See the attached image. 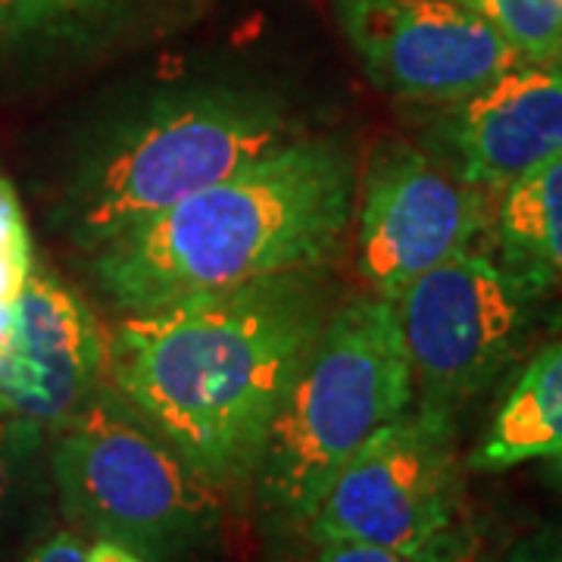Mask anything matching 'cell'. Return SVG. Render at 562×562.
<instances>
[{
  "mask_svg": "<svg viewBox=\"0 0 562 562\" xmlns=\"http://www.w3.org/2000/svg\"><path fill=\"white\" fill-rule=\"evenodd\" d=\"M310 272L125 313L106 335V382L203 482H254L288 384L325 325Z\"/></svg>",
  "mask_w": 562,
  "mask_h": 562,
  "instance_id": "cell-1",
  "label": "cell"
},
{
  "mask_svg": "<svg viewBox=\"0 0 562 562\" xmlns=\"http://www.w3.org/2000/svg\"><path fill=\"white\" fill-rule=\"evenodd\" d=\"M357 206L338 140H288L94 250L91 272L120 313L313 272L341 254Z\"/></svg>",
  "mask_w": 562,
  "mask_h": 562,
  "instance_id": "cell-2",
  "label": "cell"
},
{
  "mask_svg": "<svg viewBox=\"0 0 562 562\" xmlns=\"http://www.w3.org/2000/svg\"><path fill=\"white\" fill-rule=\"evenodd\" d=\"M294 138L288 106L260 88L162 91L85 157L63 201L66 232L94 254Z\"/></svg>",
  "mask_w": 562,
  "mask_h": 562,
  "instance_id": "cell-3",
  "label": "cell"
},
{
  "mask_svg": "<svg viewBox=\"0 0 562 562\" xmlns=\"http://www.w3.org/2000/svg\"><path fill=\"white\" fill-rule=\"evenodd\" d=\"M416 401L394 303L369 294L344 303L281 397L257 465L262 509L306 528L322 494L362 443Z\"/></svg>",
  "mask_w": 562,
  "mask_h": 562,
  "instance_id": "cell-4",
  "label": "cell"
},
{
  "mask_svg": "<svg viewBox=\"0 0 562 562\" xmlns=\"http://www.w3.org/2000/svg\"><path fill=\"white\" fill-rule=\"evenodd\" d=\"M50 475L72 531L147 562H191L220 528V491L113 387L54 428Z\"/></svg>",
  "mask_w": 562,
  "mask_h": 562,
  "instance_id": "cell-5",
  "label": "cell"
},
{
  "mask_svg": "<svg viewBox=\"0 0 562 562\" xmlns=\"http://www.w3.org/2000/svg\"><path fill=\"white\" fill-rule=\"evenodd\" d=\"M541 288L503 260L457 254L422 272L397 297L419 406L457 413L482 394L519 353Z\"/></svg>",
  "mask_w": 562,
  "mask_h": 562,
  "instance_id": "cell-6",
  "label": "cell"
},
{
  "mask_svg": "<svg viewBox=\"0 0 562 562\" xmlns=\"http://www.w3.org/2000/svg\"><path fill=\"white\" fill-rule=\"evenodd\" d=\"M460 509L457 419L443 409L409 406L344 462L306 535L313 543L362 541L413 557L460 522Z\"/></svg>",
  "mask_w": 562,
  "mask_h": 562,
  "instance_id": "cell-7",
  "label": "cell"
},
{
  "mask_svg": "<svg viewBox=\"0 0 562 562\" xmlns=\"http://www.w3.org/2000/svg\"><path fill=\"white\" fill-rule=\"evenodd\" d=\"M487 225V194L406 140L372 147L360 191V269L382 297L465 254Z\"/></svg>",
  "mask_w": 562,
  "mask_h": 562,
  "instance_id": "cell-8",
  "label": "cell"
},
{
  "mask_svg": "<svg viewBox=\"0 0 562 562\" xmlns=\"http://www.w3.org/2000/svg\"><path fill=\"white\" fill-rule=\"evenodd\" d=\"M347 44L375 88L447 106L525 63L460 0H335Z\"/></svg>",
  "mask_w": 562,
  "mask_h": 562,
  "instance_id": "cell-9",
  "label": "cell"
},
{
  "mask_svg": "<svg viewBox=\"0 0 562 562\" xmlns=\"http://www.w3.org/2000/svg\"><path fill=\"white\" fill-rule=\"evenodd\" d=\"M106 382V335L91 306L47 269L32 276L16 301V328L0 357V416L60 428Z\"/></svg>",
  "mask_w": 562,
  "mask_h": 562,
  "instance_id": "cell-10",
  "label": "cell"
},
{
  "mask_svg": "<svg viewBox=\"0 0 562 562\" xmlns=\"http://www.w3.org/2000/svg\"><path fill=\"white\" fill-rule=\"evenodd\" d=\"M438 138L443 162L462 181L503 194L562 154V60L519 63L475 94L447 103Z\"/></svg>",
  "mask_w": 562,
  "mask_h": 562,
  "instance_id": "cell-11",
  "label": "cell"
},
{
  "mask_svg": "<svg viewBox=\"0 0 562 562\" xmlns=\"http://www.w3.org/2000/svg\"><path fill=\"white\" fill-rule=\"evenodd\" d=\"M553 457H562V341L543 347L525 366L469 465L475 472H506Z\"/></svg>",
  "mask_w": 562,
  "mask_h": 562,
  "instance_id": "cell-12",
  "label": "cell"
},
{
  "mask_svg": "<svg viewBox=\"0 0 562 562\" xmlns=\"http://www.w3.org/2000/svg\"><path fill=\"white\" fill-rule=\"evenodd\" d=\"M497 241L516 276L562 288V154L503 191Z\"/></svg>",
  "mask_w": 562,
  "mask_h": 562,
  "instance_id": "cell-13",
  "label": "cell"
},
{
  "mask_svg": "<svg viewBox=\"0 0 562 562\" xmlns=\"http://www.w3.org/2000/svg\"><path fill=\"white\" fill-rule=\"evenodd\" d=\"M198 0H0V35L110 41L181 20Z\"/></svg>",
  "mask_w": 562,
  "mask_h": 562,
  "instance_id": "cell-14",
  "label": "cell"
},
{
  "mask_svg": "<svg viewBox=\"0 0 562 562\" xmlns=\"http://www.w3.org/2000/svg\"><path fill=\"white\" fill-rule=\"evenodd\" d=\"M525 63L562 60V0H460Z\"/></svg>",
  "mask_w": 562,
  "mask_h": 562,
  "instance_id": "cell-15",
  "label": "cell"
},
{
  "mask_svg": "<svg viewBox=\"0 0 562 562\" xmlns=\"http://www.w3.org/2000/svg\"><path fill=\"white\" fill-rule=\"evenodd\" d=\"M35 269L32 238L22 216V203L13 184L0 179V357L13 341L16 328V301Z\"/></svg>",
  "mask_w": 562,
  "mask_h": 562,
  "instance_id": "cell-16",
  "label": "cell"
},
{
  "mask_svg": "<svg viewBox=\"0 0 562 562\" xmlns=\"http://www.w3.org/2000/svg\"><path fill=\"white\" fill-rule=\"evenodd\" d=\"M44 428L20 416H0V522L20 497L25 475L38 457Z\"/></svg>",
  "mask_w": 562,
  "mask_h": 562,
  "instance_id": "cell-17",
  "label": "cell"
},
{
  "mask_svg": "<svg viewBox=\"0 0 562 562\" xmlns=\"http://www.w3.org/2000/svg\"><path fill=\"white\" fill-rule=\"evenodd\" d=\"M409 562H491V557L482 535L472 525H462L460 519L416 550Z\"/></svg>",
  "mask_w": 562,
  "mask_h": 562,
  "instance_id": "cell-18",
  "label": "cell"
},
{
  "mask_svg": "<svg viewBox=\"0 0 562 562\" xmlns=\"http://www.w3.org/2000/svg\"><path fill=\"white\" fill-rule=\"evenodd\" d=\"M313 562H409V557L379 547V543L325 541L319 543V553Z\"/></svg>",
  "mask_w": 562,
  "mask_h": 562,
  "instance_id": "cell-19",
  "label": "cell"
},
{
  "mask_svg": "<svg viewBox=\"0 0 562 562\" xmlns=\"http://www.w3.org/2000/svg\"><path fill=\"white\" fill-rule=\"evenodd\" d=\"M506 562H562V525L528 535L509 550Z\"/></svg>",
  "mask_w": 562,
  "mask_h": 562,
  "instance_id": "cell-20",
  "label": "cell"
},
{
  "mask_svg": "<svg viewBox=\"0 0 562 562\" xmlns=\"http://www.w3.org/2000/svg\"><path fill=\"white\" fill-rule=\"evenodd\" d=\"M25 562H85V541L79 531H57L35 543Z\"/></svg>",
  "mask_w": 562,
  "mask_h": 562,
  "instance_id": "cell-21",
  "label": "cell"
},
{
  "mask_svg": "<svg viewBox=\"0 0 562 562\" xmlns=\"http://www.w3.org/2000/svg\"><path fill=\"white\" fill-rule=\"evenodd\" d=\"M85 562H147V560H140L135 550H128V547H122V543L94 538L91 543H85Z\"/></svg>",
  "mask_w": 562,
  "mask_h": 562,
  "instance_id": "cell-22",
  "label": "cell"
},
{
  "mask_svg": "<svg viewBox=\"0 0 562 562\" xmlns=\"http://www.w3.org/2000/svg\"><path fill=\"white\" fill-rule=\"evenodd\" d=\"M553 472H557V479H560V484H562V457H553Z\"/></svg>",
  "mask_w": 562,
  "mask_h": 562,
  "instance_id": "cell-23",
  "label": "cell"
}]
</instances>
